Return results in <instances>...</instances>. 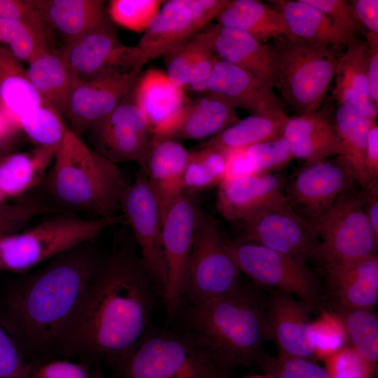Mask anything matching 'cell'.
<instances>
[{
    "mask_svg": "<svg viewBox=\"0 0 378 378\" xmlns=\"http://www.w3.org/2000/svg\"><path fill=\"white\" fill-rule=\"evenodd\" d=\"M132 92L90 132L93 149L113 162L133 161L143 167L154 133L132 99Z\"/></svg>",
    "mask_w": 378,
    "mask_h": 378,
    "instance_id": "17",
    "label": "cell"
},
{
    "mask_svg": "<svg viewBox=\"0 0 378 378\" xmlns=\"http://www.w3.org/2000/svg\"><path fill=\"white\" fill-rule=\"evenodd\" d=\"M158 290L139 255L115 242L103 258L57 353L116 365L148 330Z\"/></svg>",
    "mask_w": 378,
    "mask_h": 378,
    "instance_id": "1",
    "label": "cell"
},
{
    "mask_svg": "<svg viewBox=\"0 0 378 378\" xmlns=\"http://www.w3.org/2000/svg\"><path fill=\"white\" fill-rule=\"evenodd\" d=\"M332 119L342 147L340 156L350 168L357 185L363 188L370 182L364 157L368 131L376 119L364 116L345 104H338Z\"/></svg>",
    "mask_w": 378,
    "mask_h": 378,
    "instance_id": "34",
    "label": "cell"
},
{
    "mask_svg": "<svg viewBox=\"0 0 378 378\" xmlns=\"http://www.w3.org/2000/svg\"><path fill=\"white\" fill-rule=\"evenodd\" d=\"M349 2L356 17L368 29L367 31L378 34V1L351 0Z\"/></svg>",
    "mask_w": 378,
    "mask_h": 378,
    "instance_id": "54",
    "label": "cell"
},
{
    "mask_svg": "<svg viewBox=\"0 0 378 378\" xmlns=\"http://www.w3.org/2000/svg\"><path fill=\"white\" fill-rule=\"evenodd\" d=\"M311 332L315 359L323 360L349 344L343 318L338 312L322 311L312 321Z\"/></svg>",
    "mask_w": 378,
    "mask_h": 378,
    "instance_id": "40",
    "label": "cell"
},
{
    "mask_svg": "<svg viewBox=\"0 0 378 378\" xmlns=\"http://www.w3.org/2000/svg\"><path fill=\"white\" fill-rule=\"evenodd\" d=\"M122 222V215L84 219L73 213H55L31 229L0 239L1 270L27 273Z\"/></svg>",
    "mask_w": 378,
    "mask_h": 378,
    "instance_id": "7",
    "label": "cell"
},
{
    "mask_svg": "<svg viewBox=\"0 0 378 378\" xmlns=\"http://www.w3.org/2000/svg\"><path fill=\"white\" fill-rule=\"evenodd\" d=\"M58 147L36 146L27 152L8 153L0 160V190L6 197H22L39 187Z\"/></svg>",
    "mask_w": 378,
    "mask_h": 378,
    "instance_id": "30",
    "label": "cell"
},
{
    "mask_svg": "<svg viewBox=\"0 0 378 378\" xmlns=\"http://www.w3.org/2000/svg\"><path fill=\"white\" fill-rule=\"evenodd\" d=\"M49 202L35 197H24L0 208V239L16 233L34 218L57 213Z\"/></svg>",
    "mask_w": 378,
    "mask_h": 378,
    "instance_id": "42",
    "label": "cell"
},
{
    "mask_svg": "<svg viewBox=\"0 0 378 378\" xmlns=\"http://www.w3.org/2000/svg\"><path fill=\"white\" fill-rule=\"evenodd\" d=\"M239 120L234 106L207 93L187 102L153 132L154 136L177 141L197 140L211 138Z\"/></svg>",
    "mask_w": 378,
    "mask_h": 378,
    "instance_id": "19",
    "label": "cell"
},
{
    "mask_svg": "<svg viewBox=\"0 0 378 378\" xmlns=\"http://www.w3.org/2000/svg\"><path fill=\"white\" fill-rule=\"evenodd\" d=\"M50 38L20 22L0 18V46H6L20 61L29 62L42 51L52 48Z\"/></svg>",
    "mask_w": 378,
    "mask_h": 378,
    "instance_id": "39",
    "label": "cell"
},
{
    "mask_svg": "<svg viewBox=\"0 0 378 378\" xmlns=\"http://www.w3.org/2000/svg\"><path fill=\"white\" fill-rule=\"evenodd\" d=\"M175 318L228 370L260 361L263 345L272 339L265 300L251 285L241 284L218 298L183 306Z\"/></svg>",
    "mask_w": 378,
    "mask_h": 378,
    "instance_id": "3",
    "label": "cell"
},
{
    "mask_svg": "<svg viewBox=\"0 0 378 378\" xmlns=\"http://www.w3.org/2000/svg\"><path fill=\"white\" fill-rule=\"evenodd\" d=\"M143 67L128 72L89 80H76L66 105L63 118L79 136L112 112L133 90Z\"/></svg>",
    "mask_w": 378,
    "mask_h": 378,
    "instance_id": "18",
    "label": "cell"
},
{
    "mask_svg": "<svg viewBox=\"0 0 378 378\" xmlns=\"http://www.w3.org/2000/svg\"><path fill=\"white\" fill-rule=\"evenodd\" d=\"M132 96L153 131L188 102L184 90L174 85L164 71L154 68L141 72Z\"/></svg>",
    "mask_w": 378,
    "mask_h": 378,
    "instance_id": "31",
    "label": "cell"
},
{
    "mask_svg": "<svg viewBox=\"0 0 378 378\" xmlns=\"http://www.w3.org/2000/svg\"><path fill=\"white\" fill-rule=\"evenodd\" d=\"M241 272L226 248L214 218L200 210L182 306L218 298L241 284Z\"/></svg>",
    "mask_w": 378,
    "mask_h": 378,
    "instance_id": "9",
    "label": "cell"
},
{
    "mask_svg": "<svg viewBox=\"0 0 378 378\" xmlns=\"http://www.w3.org/2000/svg\"><path fill=\"white\" fill-rule=\"evenodd\" d=\"M218 59L231 64L274 87L275 55L264 43L242 31L219 24L203 30Z\"/></svg>",
    "mask_w": 378,
    "mask_h": 378,
    "instance_id": "21",
    "label": "cell"
},
{
    "mask_svg": "<svg viewBox=\"0 0 378 378\" xmlns=\"http://www.w3.org/2000/svg\"><path fill=\"white\" fill-rule=\"evenodd\" d=\"M342 316L349 345L377 368L378 318L373 311L338 312Z\"/></svg>",
    "mask_w": 378,
    "mask_h": 378,
    "instance_id": "38",
    "label": "cell"
},
{
    "mask_svg": "<svg viewBox=\"0 0 378 378\" xmlns=\"http://www.w3.org/2000/svg\"><path fill=\"white\" fill-rule=\"evenodd\" d=\"M9 153L7 144L0 141V160L6 155Z\"/></svg>",
    "mask_w": 378,
    "mask_h": 378,
    "instance_id": "59",
    "label": "cell"
},
{
    "mask_svg": "<svg viewBox=\"0 0 378 378\" xmlns=\"http://www.w3.org/2000/svg\"><path fill=\"white\" fill-rule=\"evenodd\" d=\"M128 185L115 163L69 128L39 188L59 212L112 218Z\"/></svg>",
    "mask_w": 378,
    "mask_h": 378,
    "instance_id": "4",
    "label": "cell"
},
{
    "mask_svg": "<svg viewBox=\"0 0 378 378\" xmlns=\"http://www.w3.org/2000/svg\"><path fill=\"white\" fill-rule=\"evenodd\" d=\"M339 312L373 311L378 300V257L324 272Z\"/></svg>",
    "mask_w": 378,
    "mask_h": 378,
    "instance_id": "28",
    "label": "cell"
},
{
    "mask_svg": "<svg viewBox=\"0 0 378 378\" xmlns=\"http://www.w3.org/2000/svg\"><path fill=\"white\" fill-rule=\"evenodd\" d=\"M288 119L283 108L250 115L211 137L203 144L232 150L281 137Z\"/></svg>",
    "mask_w": 378,
    "mask_h": 378,
    "instance_id": "35",
    "label": "cell"
},
{
    "mask_svg": "<svg viewBox=\"0 0 378 378\" xmlns=\"http://www.w3.org/2000/svg\"><path fill=\"white\" fill-rule=\"evenodd\" d=\"M193 46L191 75L188 88L206 92L208 83L218 59L202 30L191 38Z\"/></svg>",
    "mask_w": 378,
    "mask_h": 378,
    "instance_id": "46",
    "label": "cell"
},
{
    "mask_svg": "<svg viewBox=\"0 0 378 378\" xmlns=\"http://www.w3.org/2000/svg\"><path fill=\"white\" fill-rule=\"evenodd\" d=\"M227 0L164 1L136 46L145 64L204 30Z\"/></svg>",
    "mask_w": 378,
    "mask_h": 378,
    "instance_id": "15",
    "label": "cell"
},
{
    "mask_svg": "<svg viewBox=\"0 0 378 378\" xmlns=\"http://www.w3.org/2000/svg\"><path fill=\"white\" fill-rule=\"evenodd\" d=\"M125 221L132 230L141 262L162 296L167 272L162 247V218L147 176L140 169L121 202Z\"/></svg>",
    "mask_w": 378,
    "mask_h": 378,
    "instance_id": "13",
    "label": "cell"
},
{
    "mask_svg": "<svg viewBox=\"0 0 378 378\" xmlns=\"http://www.w3.org/2000/svg\"><path fill=\"white\" fill-rule=\"evenodd\" d=\"M200 208L194 194L183 193L162 220V247L167 272L162 298L168 316L175 318L187 289L197 218Z\"/></svg>",
    "mask_w": 378,
    "mask_h": 378,
    "instance_id": "12",
    "label": "cell"
},
{
    "mask_svg": "<svg viewBox=\"0 0 378 378\" xmlns=\"http://www.w3.org/2000/svg\"><path fill=\"white\" fill-rule=\"evenodd\" d=\"M18 130L0 101V141L7 144Z\"/></svg>",
    "mask_w": 378,
    "mask_h": 378,
    "instance_id": "57",
    "label": "cell"
},
{
    "mask_svg": "<svg viewBox=\"0 0 378 378\" xmlns=\"http://www.w3.org/2000/svg\"><path fill=\"white\" fill-rule=\"evenodd\" d=\"M102 258L90 240L10 286L0 321L25 356L57 352Z\"/></svg>",
    "mask_w": 378,
    "mask_h": 378,
    "instance_id": "2",
    "label": "cell"
},
{
    "mask_svg": "<svg viewBox=\"0 0 378 378\" xmlns=\"http://www.w3.org/2000/svg\"><path fill=\"white\" fill-rule=\"evenodd\" d=\"M241 273L256 285L290 295L313 307L319 302L316 275L300 259L250 243L226 242Z\"/></svg>",
    "mask_w": 378,
    "mask_h": 378,
    "instance_id": "10",
    "label": "cell"
},
{
    "mask_svg": "<svg viewBox=\"0 0 378 378\" xmlns=\"http://www.w3.org/2000/svg\"><path fill=\"white\" fill-rule=\"evenodd\" d=\"M242 222L244 229L237 241L260 245L307 262L313 260L318 242L316 231L294 211L284 194Z\"/></svg>",
    "mask_w": 378,
    "mask_h": 378,
    "instance_id": "11",
    "label": "cell"
},
{
    "mask_svg": "<svg viewBox=\"0 0 378 378\" xmlns=\"http://www.w3.org/2000/svg\"><path fill=\"white\" fill-rule=\"evenodd\" d=\"M52 31L57 30L66 43L74 42L111 22L106 1L100 0H32Z\"/></svg>",
    "mask_w": 378,
    "mask_h": 378,
    "instance_id": "26",
    "label": "cell"
},
{
    "mask_svg": "<svg viewBox=\"0 0 378 378\" xmlns=\"http://www.w3.org/2000/svg\"><path fill=\"white\" fill-rule=\"evenodd\" d=\"M368 55L366 41L346 46L336 68L332 94L338 104L347 105L364 116L375 119L378 106L372 102L368 90Z\"/></svg>",
    "mask_w": 378,
    "mask_h": 378,
    "instance_id": "27",
    "label": "cell"
},
{
    "mask_svg": "<svg viewBox=\"0 0 378 378\" xmlns=\"http://www.w3.org/2000/svg\"><path fill=\"white\" fill-rule=\"evenodd\" d=\"M6 196L1 192L0 190V208L3 206L4 204H6Z\"/></svg>",
    "mask_w": 378,
    "mask_h": 378,
    "instance_id": "60",
    "label": "cell"
},
{
    "mask_svg": "<svg viewBox=\"0 0 378 378\" xmlns=\"http://www.w3.org/2000/svg\"><path fill=\"white\" fill-rule=\"evenodd\" d=\"M90 378H105L101 368L97 365L90 372Z\"/></svg>",
    "mask_w": 378,
    "mask_h": 378,
    "instance_id": "58",
    "label": "cell"
},
{
    "mask_svg": "<svg viewBox=\"0 0 378 378\" xmlns=\"http://www.w3.org/2000/svg\"><path fill=\"white\" fill-rule=\"evenodd\" d=\"M0 101L15 126L23 113L48 104L31 85L20 60L3 46H0Z\"/></svg>",
    "mask_w": 378,
    "mask_h": 378,
    "instance_id": "36",
    "label": "cell"
},
{
    "mask_svg": "<svg viewBox=\"0 0 378 378\" xmlns=\"http://www.w3.org/2000/svg\"><path fill=\"white\" fill-rule=\"evenodd\" d=\"M355 184L313 224L318 242L313 260L323 272L348 267L377 254L378 239L365 214Z\"/></svg>",
    "mask_w": 378,
    "mask_h": 378,
    "instance_id": "8",
    "label": "cell"
},
{
    "mask_svg": "<svg viewBox=\"0 0 378 378\" xmlns=\"http://www.w3.org/2000/svg\"><path fill=\"white\" fill-rule=\"evenodd\" d=\"M15 124L36 146H41L59 147L69 129L60 114L48 104L29 109Z\"/></svg>",
    "mask_w": 378,
    "mask_h": 378,
    "instance_id": "37",
    "label": "cell"
},
{
    "mask_svg": "<svg viewBox=\"0 0 378 378\" xmlns=\"http://www.w3.org/2000/svg\"><path fill=\"white\" fill-rule=\"evenodd\" d=\"M330 108H321L304 115L288 117L282 136L293 158L310 162L342 155Z\"/></svg>",
    "mask_w": 378,
    "mask_h": 378,
    "instance_id": "25",
    "label": "cell"
},
{
    "mask_svg": "<svg viewBox=\"0 0 378 378\" xmlns=\"http://www.w3.org/2000/svg\"><path fill=\"white\" fill-rule=\"evenodd\" d=\"M220 181L200 160L194 151H190L189 161L183 177V193L195 194L218 186Z\"/></svg>",
    "mask_w": 378,
    "mask_h": 378,
    "instance_id": "51",
    "label": "cell"
},
{
    "mask_svg": "<svg viewBox=\"0 0 378 378\" xmlns=\"http://www.w3.org/2000/svg\"><path fill=\"white\" fill-rule=\"evenodd\" d=\"M360 195L365 214L378 239V181H370L366 186L360 188Z\"/></svg>",
    "mask_w": 378,
    "mask_h": 378,
    "instance_id": "55",
    "label": "cell"
},
{
    "mask_svg": "<svg viewBox=\"0 0 378 378\" xmlns=\"http://www.w3.org/2000/svg\"><path fill=\"white\" fill-rule=\"evenodd\" d=\"M0 18L23 23L51 39L52 30L32 0H0Z\"/></svg>",
    "mask_w": 378,
    "mask_h": 378,
    "instance_id": "50",
    "label": "cell"
},
{
    "mask_svg": "<svg viewBox=\"0 0 378 378\" xmlns=\"http://www.w3.org/2000/svg\"><path fill=\"white\" fill-rule=\"evenodd\" d=\"M355 184L350 168L339 155L305 162L286 179L284 195L294 211L312 225Z\"/></svg>",
    "mask_w": 378,
    "mask_h": 378,
    "instance_id": "14",
    "label": "cell"
},
{
    "mask_svg": "<svg viewBox=\"0 0 378 378\" xmlns=\"http://www.w3.org/2000/svg\"><path fill=\"white\" fill-rule=\"evenodd\" d=\"M283 15L291 36L335 46H346L360 41L339 29L322 11L304 0H272Z\"/></svg>",
    "mask_w": 378,
    "mask_h": 378,
    "instance_id": "32",
    "label": "cell"
},
{
    "mask_svg": "<svg viewBox=\"0 0 378 378\" xmlns=\"http://www.w3.org/2000/svg\"><path fill=\"white\" fill-rule=\"evenodd\" d=\"M246 378H272V377L266 374H264V375H252V376L247 377Z\"/></svg>",
    "mask_w": 378,
    "mask_h": 378,
    "instance_id": "61",
    "label": "cell"
},
{
    "mask_svg": "<svg viewBox=\"0 0 378 378\" xmlns=\"http://www.w3.org/2000/svg\"><path fill=\"white\" fill-rule=\"evenodd\" d=\"M164 1L111 0L106 10L111 21L130 31L144 33Z\"/></svg>",
    "mask_w": 378,
    "mask_h": 378,
    "instance_id": "41",
    "label": "cell"
},
{
    "mask_svg": "<svg viewBox=\"0 0 378 378\" xmlns=\"http://www.w3.org/2000/svg\"><path fill=\"white\" fill-rule=\"evenodd\" d=\"M0 270H1V258H0Z\"/></svg>",
    "mask_w": 378,
    "mask_h": 378,
    "instance_id": "62",
    "label": "cell"
},
{
    "mask_svg": "<svg viewBox=\"0 0 378 378\" xmlns=\"http://www.w3.org/2000/svg\"><path fill=\"white\" fill-rule=\"evenodd\" d=\"M59 51L74 78L80 80L128 72L146 64L136 45L122 43L111 22L65 44Z\"/></svg>",
    "mask_w": 378,
    "mask_h": 378,
    "instance_id": "16",
    "label": "cell"
},
{
    "mask_svg": "<svg viewBox=\"0 0 378 378\" xmlns=\"http://www.w3.org/2000/svg\"><path fill=\"white\" fill-rule=\"evenodd\" d=\"M17 341L0 321V378H31L32 369Z\"/></svg>",
    "mask_w": 378,
    "mask_h": 378,
    "instance_id": "47",
    "label": "cell"
},
{
    "mask_svg": "<svg viewBox=\"0 0 378 378\" xmlns=\"http://www.w3.org/2000/svg\"><path fill=\"white\" fill-rule=\"evenodd\" d=\"M274 87L231 64L218 59L206 93L218 96L250 115L283 108Z\"/></svg>",
    "mask_w": 378,
    "mask_h": 378,
    "instance_id": "22",
    "label": "cell"
},
{
    "mask_svg": "<svg viewBox=\"0 0 378 378\" xmlns=\"http://www.w3.org/2000/svg\"><path fill=\"white\" fill-rule=\"evenodd\" d=\"M259 362L265 374L272 378H329L325 368L314 360L262 354Z\"/></svg>",
    "mask_w": 378,
    "mask_h": 378,
    "instance_id": "44",
    "label": "cell"
},
{
    "mask_svg": "<svg viewBox=\"0 0 378 378\" xmlns=\"http://www.w3.org/2000/svg\"><path fill=\"white\" fill-rule=\"evenodd\" d=\"M193 46L191 38L169 50L164 55L166 74L176 87L188 88L192 70Z\"/></svg>",
    "mask_w": 378,
    "mask_h": 378,
    "instance_id": "49",
    "label": "cell"
},
{
    "mask_svg": "<svg viewBox=\"0 0 378 378\" xmlns=\"http://www.w3.org/2000/svg\"><path fill=\"white\" fill-rule=\"evenodd\" d=\"M325 13L332 23L346 34L358 37L366 34L364 27L356 17L349 2L346 0H304Z\"/></svg>",
    "mask_w": 378,
    "mask_h": 378,
    "instance_id": "48",
    "label": "cell"
},
{
    "mask_svg": "<svg viewBox=\"0 0 378 378\" xmlns=\"http://www.w3.org/2000/svg\"><path fill=\"white\" fill-rule=\"evenodd\" d=\"M286 178L279 173L224 178L218 184L216 209L230 221H243L284 194Z\"/></svg>",
    "mask_w": 378,
    "mask_h": 378,
    "instance_id": "23",
    "label": "cell"
},
{
    "mask_svg": "<svg viewBox=\"0 0 378 378\" xmlns=\"http://www.w3.org/2000/svg\"><path fill=\"white\" fill-rule=\"evenodd\" d=\"M265 308L279 354L315 360L309 318L311 307L293 295L272 290Z\"/></svg>",
    "mask_w": 378,
    "mask_h": 378,
    "instance_id": "20",
    "label": "cell"
},
{
    "mask_svg": "<svg viewBox=\"0 0 378 378\" xmlns=\"http://www.w3.org/2000/svg\"><path fill=\"white\" fill-rule=\"evenodd\" d=\"M364 164L370 181H378V125L376 120L368 131Z\"/></svg>",
    "mask_w": 378,
    "mask_h": 378,
    "instance_id": "56",
    "label": "cell"
},
{
    "mask_svg": "<svg viewBox=\"0 0 378 378\" xmlns=\"http://www.w3.org/2000/svg\"><path fill=\"white\" fill-rule=\"evenodd\" d=\"M33 87L63 118L70 91L76 79L60 51L48 48L36 55L26 69Z\"/></svg>",
    "mask_w": 378,
    "mask_h": 378,
    "instance_id": "33",
    "label": "cell"
},
{
    "mask_svg": "<svg viewBox=\"0 0 378 378\" xmlns=\"http://www.w3.org/2000/svg\"><path fill=\"white\" fill-rule=\"evenodd\" d=\"M275 55V83L298 113H312L325 101L346 46L284 36L270 43Z\"/></svg>",
    "mask_w": 378,
    "mask_h": 378,
    "instance_id": "6",
    "label": "cell"
},
{
    "mask_svg": "<svg viewBox=\"0 0 378 378\" xmlns=\"http://www.w3.org/2000/svg\"><path fill=\"white\" fill-rule=\"evenodd\" d=\"M86 364L65 360H55L32 371L31 378H90Z\"/></svg>",
    "mask_w": 378,
    "mask_h": 378,
    "instance_id": "52",
    "label": "cell"
},
{
    "mask_svg": "<svg viewBox=\"0 0 378 378\" xmlns=\"http://www.w3.org/2000/svg\"><path fill=\"white\" fill-rule=\"evenodd\" d=\"M214 20L217 24L246 32L264 43L290 35L281 13L258 0H227Z\"/></svg>",
    "mask_w": 378,
    "mask_h": 378,
    "instance_id": "29",
    "label": "cell"
},
{
    "mask_svg": "<svg viewBox=\"0 0 378 378\" xmlns=\"http://www.w3.org/2000/svg\"><path fill=\"white\" fill-rule=\"evenodd\" d=\"M115 366L118 378H230L211 349L180 327L151 325Z\"/></svg>",
    "mask_w": 378,
    "mask_h": 378,
    "instance_id": "5",
    "label": "cell"
},
{
    "mask_svg": "<svg viewBox=\"0 0 378 378\" xmlns=\"http://www.w3.org/2000/svg\"><path fill=\"white\" fill-rule=\"evenodd\" d=\"M323 361L329 378H374L377 370L349 344Z\"/></svg>",
    "mask_w": 378,
    "mask_h": 378,
    "instance_id": "45",
    "label": "cell"
},
{
    "mask_svg": "<svg viewBox=\"0 0 378 378\" xmlns=\"http://www.w3.org/2000/svg\"><path fill=\"white\" fill-rule=\"evenodd\" d=\"M190 155V151L178 141L153 136L141 169L147 176L162 220L172 204L183 194V177Z\"/></svg>",
    "mask_w": 378,
    "mask_h": 378,
    "instance_id": "24",
    "label": "cell"
},
{
    "mask_svg": "<svg viewBox=\"0 0 378 378\" xmlns=\"http://www.w3.org/2000/svg\"><path fill=\"white\" fill-rule=\"evenodd\" d=\"M368 47V84L372 102L378 106V34L367 31Z\"/></svg>",
    "mask_w": 378,
    "mask_h": 378,
    "instance_id": "53",
    "label": "cell"
},
{
    "mask_svg": "<svg viewBox=\"0 0 378 378\" xmlns=\"http://www.w3.org/2000/svg\"><path fill=\"white\" fill-rule=\"evenodd\" d=\"M244 150L255 174L276 173L293 159L283 136L251 145Z\"/></svg>",
    "mask_w": 378,
    "mask_h": 378,
    "instance_id": "43",
    "label": "cell"
}]
</instances>
